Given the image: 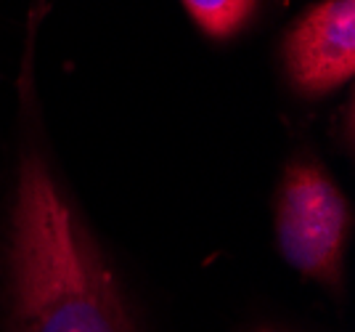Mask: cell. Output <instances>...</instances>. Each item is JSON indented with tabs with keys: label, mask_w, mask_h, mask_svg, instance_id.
Segmentation results:
<instances>
[{
	"label": "cell",
	"mask_w": 355,
	"mask_h": 332,
	"mask_svg": "<svg viewBox=\"0 0 355 332\" xmlns=\"http://www.w3.org/2000/svg\"><path fill=\"white\" fill-rule=\"evenodd\" d=\"M8 266L14 332H135L96 242L37 154L19 170Z\"/></svg>",
	"instance_id": "1"
},
{
	"label": "cell",
	"mask_w": 355,
	"mask_h": 332,
	"mask_svg": "<svg viewBox=\"0 0 355 332\" xmlns=\"http://www.w3.org/2000/svg\"><path fill=\"white\" fill-rule=\"evenodd\" d=\"M350 208L340 186L311 163L286 170L276 208V234L284 258L297 272L321 282H340Z\"/></svg>",
	"instance_id": "2"
},
{
	"label": "cell",
	"mask_w": 355,
	"mask_h": 332,
	"mask_svg": "<svg viewBox=\"0 0 355 332\" xmlns=\"http://www.w3.org/2000/svg\"><path fill=\"white\" fill-rule=\"evenodd\" d=\"M286 69L305 93L345 85L355 72V0H324L286 38Z\"/></svg>",
	"instance_id": "3"
},
{
	"label": "cell",
	"mask_w": 355,
	"mask_h": 332,
	"mask_svg": "<svg viewBox=\"0 0 355 332\" xmlns=\"http://www.w3.org/2000/svg\"><path fill=\"white\" fill-rule=\"evenodd\" d=\"M196 24L212 38H231L250 22L257 0H183Z\"/></svg>",
	"instance_id": "4"
}]
</instances>
